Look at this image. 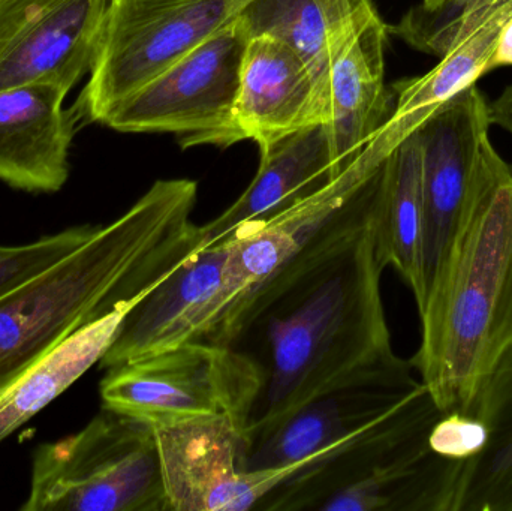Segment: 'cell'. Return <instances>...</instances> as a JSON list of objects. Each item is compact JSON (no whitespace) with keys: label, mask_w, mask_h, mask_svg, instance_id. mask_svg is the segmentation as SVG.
Returning <instances> with one entry per match:
<instances>
[{"label":"cell","mask_w":512,"mask_h":511,"mask_svg":"<svg viewBox=\"0 0 512 511\" xmlns=\"http://www.w3.org/2000/svg\"><path fill=\"white\" fill-rule=\"evenodd\" d=\"M385 161L210 341L248 354L261 369L246 441L328 390L412 366L394 353L382 302Z\"/></svg>","instance_id":"obj_1"},{"label":"cell","mask_w":512,"mask_h":511,"mask_svg":"<svg viewBox=\"0 0 512 511\" xmlns=\"http://www.w3.org/2000/svg\"><path fill=\"white\" fill-rule=\"evenodd\" d=\"M198 185L158 180L120 218L0 297V393L80 327L144 294L200 249Z\"/></svg>","instance_id":"obj_2"},{"label":"cell","mask_w":512,"mask_h":511,"mask_svg":"<svg viewBox=\"0 0 512 511\" xmlns=\"http://www.w3.org/2000/svg\"><path fill=\"white\" fill-rule=\"evenodd\" d=\"M418 312L412 366L442 413H466L512 342V165L496 149Z\"/></svg>","instance_id":"obj_3"},{"label":"cell","mask_w":512,"mask_h":511,"mask_svg":"<svg viewBox=\"0 0 512 511\" xmlns=\"http://www.w3.org/2000/svg\"><path fill=\"white\" fill-rule=\"evenodd\" d=\"M23 511H171L155 429L102 407L86 428L33 453Z\"/></svg>","instance_id":"obj_4"},{"label":"cell","mask_w":512,"mask_h":511,"mask_svg":"<svg viewBox=\"0 0 512 511\" xmlns=\"http://www.w3.org/2000/svg\"><path fill=\"white\" fill-rule=\"evenodd\" d=\"M262 372L248 354L213 342L191 341L107 369L102 407L153 428L230 417L248 428Z\"/></svg>","instance_id":"obj_5"},{"label":"cell","mask_w":512,"mask_h":511,"mask_svg":"<svg viewBox=\"0 0 512 511\" xmlns=\"http://www.w3.org/2000/svg\"><path fill=\"white\" fill-rule=\"evenodd\" d=\"M251 0H110L74 110L102 123L116 105L237 20Z\"/></svg>","instance_id":"obj_6"},{"label":"cell","mask_w":512,"mask_h":511,"mask_svg":"<svg viewBox=\"0 0 512 511\" xmlns=\"http://www.w3.org/2000/svg\"><path fill=\"white\" fill-rule=\"evenodd\" d=\"M248 39L237 17L123 99L102 125L128 134L170 132L183 149L239 143L233 110Z\"/></svg>","instance_id":"obj_7"},{"label":"cell","mask_w":512,"mask_h":511,"mask_svg":"<svg viewBox=\"0 0 512 511\" xmlns=\"http://www.w3.org/2000/svg\"><path fill=\"white\" fill-rule=\"evenodd\" d=\"M490 102L477 84L417 129L421 143L423 240L418 311L441 276L492 155Z\"/></svg>","instance_id":"obj_8"},{"label":"cell","mask_w":512,"mask_h":511,"mask_svg":"<svg viewBox=\"0 0 512 511\" xmlns=\"http://www.w3.org/2000/svg\"><path fill=\"white\" fill-rule=\"evenodd\" d=\"M153 429L171 511L255 510L295 471H243L245 429L230 417Z\"/></svg>","instance_id":"obj_9"},{"label":"cell","mask_w":512,"mask_h":511,"mask_svg":"<svg viewBox=\"0 0 512 511\" xmlns=\"http://www.w3.org/2000/svg\"><path fill=\"white\" fill-rule=\"evenodd\" d=\"M388 155L382 144L370 141L357 161L330 183L227 240L219 317L204 341H212L256 288L297 255L358 194Z\"/></svg>","instance_id":"obj_10"},{"label":"cell","mask_w":512,"mask_h":511,"mask_svg":"<svg viewBox=\"0 0 512 511\" xmlns=\"http://www.w3.org/2000/svg\"><path fill=\"white\" fill-rule=\"evenodd\" d=\"M444 416L424 383L384 416L304 462L255 510H318L327 498L385 465L429 449V435Z\"/></svg>","instance_id":"obj_11"},{"label":"cell","mask_w":512,"mask_h":511,"mask_svg":"<svg viewBox=\"0 0 512 511\" xmlns=\"http://www.w3.org/2000/svg\"><path fill=\"white\" fill-rule=\"evenodd\" d=\"M414 366L349 381L246 441L243 471H295L396 407L420 384ZM294 471V473H295Z\"/></svg>","instance_id":"obj_12"},{"label":"cell","mask_w":512,"mask_h":511,"mask_svg":"<svg viewBox=\"0 0 512 511\" xmlns=\"http://www.w3.org/2000/svg\"><path fill=\"white\" fill-rule=\"evenodd\" d=\"M227 260V242L204 246L150 288L126 314L101 368L203 341L219 317Z\"/></svg>","instance_id":"obj_13"},{"label":"cell","mask_w":512,"mask_h":511,"mask_svg":"<svg viewBox=\"0 0 512 511\" xmlns=\"http://www.w3.org/2000/svg\"><path fill=\"white\" fill-rule=\"evenodd\" d=\"M388 36V24L376 11L325 75L322 123L330 135L337 176L357 161L393 113V93L385 86Z\"/></svg>","instance_id":"obj_14"},{"label":"cell","mask_w":512,"mask_h":511,"mask_svg":"<svg viewBox=\"0 0 512 511\" xmlns=\"http://www.w3.org/2000/svg\"><path fill=\"white\" fill-rule=\"evenodd\" d=\"M68 90L29 84L0 90V182L27 192H57L69 176L80 122L65 108Z\"/></svg>","instance_id":"obj_15"},{"label":"cell","mask_w":512,"mask_h":511,"mask_svg":"<svg viewBox=\"0 0 512 511\" xmlns=\"http://www.w3.org/2000/svg\"><path fill=\"white\" fill-rule=\"evenodd\" d=\"M233 119L242 141H255L259 149L322 123L312 72L291 44L268 35L248 39Z\"/></svg>","instance_id":"obj_16"},{"label":"cell","mask_w":512,"mask_h":511,"mask_svg":"<svg viewBox=\"0 0 512 511\" xmlns=\"http://www.w3.org/2000/svg\"><path fill=\"white\" fill-rule=\"evenodd\" d=\"M259 152L261 162L249 188L218 218L201 225L200 248L227 242L337 177L324 123L285 135Z\"/></svg>","instance_id":"obj_17"},{"label":"cell","mask_w":512,"mask_h":511,"mask_svg":"<svg viewBox=\"0 0 512 511\" xmlns=\"http://www.w3.org/2000/svg\"><path fill=\"white\" fill-rule=\"evenodd\" d=\"M110 0H63L0 51V90H71L92 69Z\"/></svg>","instance_id":"obj_18"},{"label":"cell","mask_w":512,"mask_h":511,"mask_svg":"<svg viewBox=\"0 0 512 511\" xmlns=\"http://www.w3.org/2000/svg\"><path fill=\"white\" fill-rule=\"evenodd\" d=\"M376 11L375 0H251L239 21L249 38L268 35L291 44L306 60L321 102L334 57Z\"/></svg>","instance_id":"obj_19"},{"label":"cell","mask_w":512,"mask_h":511,"mask_svg":"<svg viewBox=\"0 0 512 511\" xmlns=\"http://www.w3.org/2000/svg\"><path fill=\"white\" fill-rule=\"evenodd\" d=\"M465 414L486 425L487 443L460 464L448 511H512V342Z\"/></svg>","instance_id":"obj_20"},{"label":"cell","mask_w":512,"mask_h":511,"mask_svg":"<svg viewBox=\"0 0 512 511\" xmlns=\"http://www.w3.org/2000/svg\"><path fill=\"white\" fill-rule=\"evenodd\" d=\"M134 305L75 330L0 393V443L101 363Z\"/></svg>","instance_id":"obj_21"},{"label":"cell","mask_w":512,"mask_h":511,"mask_svg":"<svg viewBox=\"0 0 512 511\" xmlns=\"http://www.w3.org/2000/svg\"><path fill=\"white\" fill-rule=\"evenodd\" d=\"M462 462L442 458L429 447L346 486L318 510L448 511Z\"/></svg>","instance_id":"obj_22"},{"label":"cell","mask_w":512,"mask_h":511,"mask_svg":"<svg viewBox=\"0 0 512 511\" xmlns=\"http://www.w3.org/2000/svg\"><path fill=\"white\" fill-rule=\"evenodd\" d=\"M382 260L420 293L423 240V185L418 131L402 141L385 161L384 189L378 222Z\"/></svg>","instance_id":"obj_23"},{"label":"cell","mask_w":512,"mask_h":511,"mask_svg":"<svg viewBox=\"0 0 512 511\" xmlns=\"http://www.w3.org/2000/svg\"><path fill=\"white\" fill-rule=\"evenodd\" d=\"M501 0H447L436 8L412 6L399 23L388 26L390 35L430 56L444 57L475 32Z\"/></svg>","instance_id":"obj_24"},{"label":"cell","mask_w":512,"mask_h":511,"mask_svg":"<svg viewBox=\"0 0 512 511\" xmlns=\"http://www.w3.org/2000/svg\"><path fill=\"white\" fill-rule=\"evenodd\" d=\"M99 225H78L27 245H0V297L80 248Z\"/></svg>","instance_id":"obj_25"},{"label":"cell","mask_w":512,"mask_h":511,"mask_svg":"<svg viewBox=\"0 0 512 511\" xmlns=\"http://www.w3.org/2000/svg\"><path fill=\"white\" fill-rule=\"evenodd\" d=\"M486 443V425L477 417L465 413L444 414L429 435L430 449L436 455L453 461L474 458Z\"/></svg>","instance_id":"obj_26"},{"label":"cell","mask_w":512,"mask_h":511,"mask_svg":"<svg viewBox=\"0 0 512 511\" xmlns=\"http://www.w3.org/2000/svg\"><path fill=\"white\" fill-rule=\"evenodd\" d=\"M63 0H0V51Z\"/></svg>","instance_id":"obj_27"},{"label":"cell","mask_w":512,"mask_h":511,"mask_svg":"<svg viewBox=\"0 0 512 511\" xmlns=\"http://www.w3.org/2000/svg\"><path fill=\"white\" fill-rule=\"evenodd\" d=\"M492 126L504 129L512 137V83L489 104Z\"/></svg>","instance_id":"obj_28"},{"label":"cell","mask_w":512,"mask_h":511,"mask_svg":"<svg viewBox=\"0 0 512 511\" xmlns=\"http://www.w3.org/2000/svg\"><path fill=\"white\" fill-rule=\"evenodd\" d=\"M502 66H512V20L505 26L499 38L498 47L490 62V72Z\"/></svg>","instance_id":"obj_29"},{"label":"cell","mask_w":512,"mask_h":511,"mask_svg":"<svg viewBox=\"0 0 512 511\" xmlns=\"http://www.w3.org/2000/svg\"><path fill=\"white\" fill-rule=\"evenodd\" d=\"M444 2H447V0H423L421 5H423L424 8H436V6L441 5V3Z\"/></svg>","instance_id":"obj_30"}]
</instances>
